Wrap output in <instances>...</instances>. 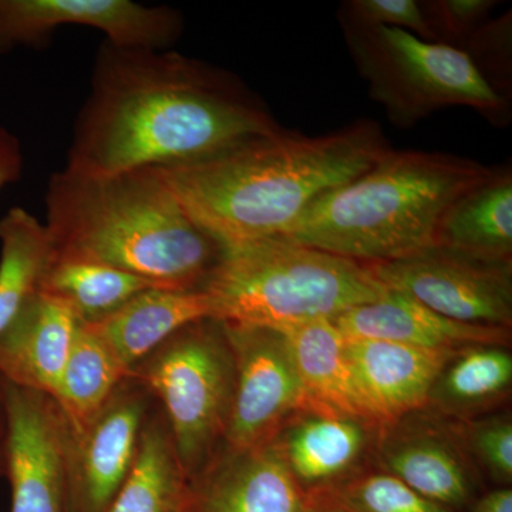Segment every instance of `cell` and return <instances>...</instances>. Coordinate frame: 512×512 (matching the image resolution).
<instances>
[{
	"instance_id": "obj_10",
	"label": "cell",
	"mask_w": 512,
	"mask_h": 512,
	"mask_svg": "<svg viewBox=\"0 0 512 512\" xmlns=\"http://www.w3.org/2000/svg\"><path fill=\"white\" fill-rule=\"evenodd\" d=\"M89 26L121 47L165 50L184 29L178 10L131 0H0V56L42 46L56 28Z\"/></svg>"
},
{
	"instance_id": "obj_34",
	"label": "cell",
	"mask_w": 512,
	"mask_h": 512,
	"mask_svg": "<svg viewBox=\"0 0 512 512\" xmlns=\"http://www.w3.org/2000/svg\"><path fill=\"white\" fill-rule=\"evenodd\" d=\"M8 453V409H6L5 384L0 379V477L6 473Z\"/></svg>"
},
{
	"instance_id": "obj_2",
	"label": "cell",
	"mask_w": 512,
	"mask_h": 512,
	"mask_svg": "<svg viewBox=\"0 0 512 512\" xmlns=\"http://www.w3.org/2000/svg\"><path fill=\"white\" fill-rule=\"evenodd\" d=\"M392 150L376 121L308 137L281 128L224 153L160 168L188 215L222 247L284 235L320 195Z\"/></svg>"
},
{
	"instance_id": "obj_26",
	"label": "cell",
	"mask_w": 512,
	"mask_h": 512,
	"mask_svg": "<svg viewBox=\"0 0 512 512\" xmlns=\"http://www.w3.org/2000/svg\"><path fill=\"white\" fill-rule=\"evenodd\" d=\"M126 377L127 370L106 343L80 323L53 397L72 433L99 413Z\"/></svg>"
},
{
	"instance_id": "obj_27",
	"label": "cell",
	"mask_w": 512,
	"mask_h": 512,
	"mask_svg": "<svg viewBox=\"0 0 512 512\" xmlns=\"http://www.w3.org/2000/svg\"><path fill=\"white\" fill-rule=\"evenodd\" d=\"M338 500L349 512H451L384 471L353 477L340 487Z\"/></svg>"
},
{
	"instance_id": "obj_5",
	"label": "cell",
	"mask_w": 512,
	"mask_h": 512,
	"mask_svg": "<svg viewBox=\"0 0 512 512\" xmlns=\"http://www.w3.org/2000/svg\"><path fill=\"white\" fill-rule=\"evenodd\" d=\"M201 291L214 319L271 329L336 320L387 293L369 265L282 235L224 248Z\"/></svg>"
},
{
	"instance_id": "obj_32",
	"label": "cell",
	"mask_w": 512,
	"mask_h": 512,
	"mask_svg": "<svg viewBox=\"0 0 512 512\" xmlns=\"http://www.w3.org/2000/svg\"><path fill=\"white\" fill-rule=\"evenodd\" d=\"M23 153L20 141L0 124V191L22 177Z\"/></svg>"
},
{
	"instance_id": "obj_8",
	"label": "cell",
	"mask_w": 512,
	"mask_h": 512,
	"mask_svg": "<svg viewBox=\"0 0 512 512\" xmlns=\"http://www.w3.org/2000/svg\"><path fill=\"white\" fill-rule=\"evenodd\" d=\"M367 265L387 291L448 319L511 329L512 259L433 245L397 261Z\"/></svg>"
},
{
	"instance_id": "obj_28",
	"label": "cell",
	"mask_w": 512,
	"mask_h": 512,
	"mask_svg": "<svg viewBox=\"0 0 512 512\" xmlns=\"http://www.w3.org/2000/svg\"><path fill=\"white\" fill-rule=\"evenodd\" d=\"M468 454L476 466L490 474L497 483L512 480L511 414L497 413L468 421H457Z\"/></svg>"
},
{
	"instance_id": "obj_1",
	"label": "cell",
	"mask_w": 512,
	"mask_h": 512,
	"mask_svg": "<svg viewBox=\"0 0 512 512\" xmlns=\"http://www.w3.org/2000/svg\"><path fill=\"white\" fill-rule=\"evenodd\" d=\"M281 128L237 74L180 53L106 40L66 168L99 175L180 167Z\"/></svg>"
},
{
	"instance_id": "obj_3",
	"label": "cell",
	"mask_w": 512,
	"mask_h": 512,
	"mask_svg": "<svg viewBox=\"0 0 512 512\" xmlns=\"http://www.w3.org/2000/svg\"><path fill=\"white\" fill-rule=\"evenodd\" d=\"M46 227L55 255L113 266L174 291H201L224 247L195 224L160 168L50 177Z\"/></svg>"
},
{
	"instance_id": "obj_18",
	"label": "cell",
	"mask_w": 512,
	"mask_h": 512,
	"mask_svg": "<svg viewBox=\"0 0 512 512\" xmlns=\"http://www.w3.org/2000/svg\"><path fill=\"white\" fill-rule=\"evenodd\" d=\"M367 421L303 409L276 434L289 471L302 488L323 485L346 476L357 466L369 444Z\"/></svg>"
},
{
	"instance_id": "obj_15",
	"label": "cell",
	"mask_w": 512,
	"mask_h": 512,
	"mask_svg": "<svg viewBox=\"0 0 512 512\" xmlns=\"http://www.w3.org/2000/svg\"><path fill=\"white\" fill-rule=\"evenodd\" d=\"M457 350L346 339L357 392L377 427L426 409L431 387Z\"/></svg>"
},
{
	"instance_id": "obj_4",
	"label": "cell",
	"mask_w": 512,
	"mask_h": 512,
	"mask_svg": "<svg viewBox=\"0 0 512 512\" xmlns=\"http://www.w3.org/2000/svg\"><path fill=\"white\" fill-rule=\"evenodd\" d=\"M493 171L453 154L390 150L320 195L282 237L362 264L397 261L436 245L444 212Z\"/></svg>"
},
{
	"instance_id": "obj_6",
	"label": "cell",
	"mask_w": 512,
	"mask_h": 512,
	"mask_svg": "<svg viewBox=\"0 0 512 512\" xmlns=\"http://www.w3.org/2000/svg\"><path fill=\"white\" fill-rule=\"evenodd\" d=\"M127 376L156 400L191 483L224 448L231 419L237 370L224 323L207 318L184 326Z\"/></svg>"
},
{
	"instance_id": "obj_17",
	"label": "cell",
	"mask_w": 512,
	"mask_h": 512,
	"mask_svg": "<svg viewBox=\"0 0 512 512\" xmlns=\"http://www.w3.org/2000/svg\"><path fill=\"white\" fill-rule=\"evenodd\" d=\"M333 322L346 339L384 340L424 349L460 350L511 342V329L448 319L409 296L390 291Z\"/></svg>"
},
{
	"instance_id": "obj_23",
	"label": "cell",
	"mask_w": 512,
	"mask_h": 512,
	"mask_svg": "<svg viewBox=\"0 0 512 512\" xmlns=\"http://www.w3.org/2000/svg\"><path fill=\"white\" fill-rule=\"evenodd\" d=\"M436 245L493 259H512V174L501 168L461 194L437 229Z\"/></svg>"
},
{
	"instance_id": "obj_33",
	"label": "cell",
	"mask_w": 512,
	"mask_h": 512,
	"mask_svg": "<svg viewBox=\"0 0 512 512\" xmlns=\"http://www.w3.org/2000/svg\"><path fill=\"white\" fill-rule=\"evenodd\" d=\"M473 512H512L511 488H498L478 500Z\"/></svg>"
},
{
	"instance_id": "obj_30",
	"label": "cell",
	"mask_w": 512,
	"mask_h": 512,
	"mask_svg": "<svg viewBox=\"0 0 512 512\" xmlns=\"http://www.w3.org/2000/svg\"><path fill=\"white\" fill-rule=\"evenodd\" d=\"M339 18L342 25L386 26L406 30L427 42H436L420 3L414 0H350L343 3Z\"/></svg>"
},
{
	"instance_id": "obj_13",
	"label": "cell",
	"mask_w": 512,
	"mask_h": 512,
	"mask_svg": "<svg viewBox=\"0 0 512 512\" xmlns=\"http://www.w3.org/2000/svg\"><path fill=\"white\" fill-rule=\"evenodd\" d=\"M376 456L384 473L444 507L466 504L473 491L476 464L457 421L429 409L380 426Z\"/></svg>"
},
{
	"instance_id": "obj_14",
	"label": "cell",
	"mask_w": 512,
	"mask_h": 512,
	"mask_svg": "<svg viewBox=\"0 0 512 512\" xmlns=\"http://www.w3.org/2000/svg\"><path fill=\"white\" fill-rule=\"evenodd\" d=\"M187 512H303L302 488L275 439L248 450L222 448L191 481Z\"/></svg>"
},
{
	"instance_id": "obj_11",
	"label": "cell",
	"mask_w": 512,
	"mask_h": 512,
	"mask_svg": "<svg viewBox=\"0 0 512 512\" xmlns=\"http://www.w3.org/2000/svg\"><path fill=\"white\" fill-rule=\"evenodd\" d=\"M3 382V380H2ZM5 384L10 512H70L69 423L49 394Z\"/></svg>"
},
{
	"instance_id": "obj_29",
	"label": "cell",
	"mask_w": 512,
	"mask_h": 512,
	"mask_svg": "<svg viewBox=\"0 0 512 512\" xmlns=\"http://www.w3.org/2000/svg\"><path fill=\"white\" fill-rule=\"evenodd\" d=\"M511 13L488 19L466 42L463 49L485 82L504 96L511 84ZM507 99V96H504Z\"/></svg>"
},
{
	"instance_id": "obj_12",
	"label": "cell",
	"mask_w": 512,
	"mask_h": 512,
	"mask_svg": "<svg viewBox=\"0 0 512 512\" xmlns=\"http://www.w3.org/2000/svg\"><path fill=\"white\" fill-rule=\"evenodd\" d=\"M154 403L146 387L127 376L99 413L70 434V512L107 511L133 466L141 429Z\"/></svg>"
},
{
	"instance_id": "obj_9",
	"label": "cell",
	"mask_w": 512,
	"mask_h": 512,
	"mask_svg": "<svg viewBox=\"0 0 512 512\" xmlns=\"http://www.w3.org/2000/svg\"><path fill=\"white\" fill-rule=\"evenodd\" d=\"M224 325L237 370L224 448L248 450L275 439L293 414L306 409L305 394L281 330Z\"/></svg>"
},
{
	"instance_id": "obj_16",
	"label": "cell",
	"mask_w": 512,
	"mask_h": 512,
	"mask_svg": "<svg viewBox=\"0 0 512 512\" xmlns=\"http://www.w3.org/2000/svg\"><path fill=\"white\" fill-rule=\"evenodd\" d=\"M79 326L66 303L37 293L0 333V379L55 397Z\"/></svg>"
},
{
	"instance_id": "obj_24",
	"label": "cell",
	"mask_w": 512,
	"mask_h": 512,
	"mask_svg": "<svg viewBox=\"0 0 512 512\" xmlns=\"http://www.w3.org/2000/svg\"><path fill=\"white\" fill-rule=\"evenodd\" d=\"M55 255L46 224L23 208L0 218V333L40 292Z\"/></svg>"
},
{
	"instance_id": "obj_20",
	"label": "cell",
	"mask_w": 512,
	"mask_h": 512,
	"mask_svg": "<svg viewBox=\"0 0 512 512\" xmlns=\"http://www.w3.org/2000/svg\"><path fill=\"white\" fill-rule=\"evenodd\" d=\"M278 330L288 343L306 409L353 417L376 426L357 392L346 356V338L333 320H315Z\"/></svg>"
},
{
	"instance_id": "obj_7",
	"label": "cell",
	"mask_w": 512,
	"mask_h": 512,
	"mask_svg": "<svg viewBox=\"0 0 512 512\" xmlns=\"http://www.w3.org/2000/svg\"><path fill=\"white\" fill-rule=\"evenodd\" d=\"M346 45L394 126L409 128L446 109L477 110L494 124L510 117V104L495 92L464 50L427 42L396 28L342 25Z\"/></svg>"
},
{
	"instance_id": "obj_25",
	"label": "cell",
	"mask_w": 512,
	"mask_h": 512,
	"mask_svg": "<svg viewBox=\"0 0 512 512\" xmlns=\"http://www.w3.org/2000/svg\"><path fill=\"white\" fill-rule=\"evenodd\" d=\"M153 288L158 286L113 266L53 255L40 292L66 303L80 323L89 325L109 318L134 296Z\"/></svg>"
},
{
	"instance_id": "obj_22",
	"label": "cell",
	"mask_w": 512,
	"mask_h": 512,
	"mask_svg": "<svg viewBox=\"0 0 512 512\" xmlns=\"http://www.w3.org/2000/svg\"><path fill=\"white\" fill-rule=\"evenodd\" d=\"M512 355L508 346L474 345L457 350L431 387L426 409L447 420L484 416L510 396Z\"/></svg>"
},
{
	"instance_id": "obj_19",
	"label": "cell",
	"mask_w": 512,
	"mask_h": 512,
	"mask_svg": "<svg viewBox=\"0 0 512 512\" xmlns=\"http://www.w3.org/2000/svg\"><path fill=\"white\" fill-rule=\"evenodd\" d=\"M214 318L204 291L153 288L141 292L109 318L89 326L127 373L177 330L197 320Z\"/></svg>"
},
{
	"instance_id": "obj_31",
	"label": "cell",
	"mask_w": 512,
	"mask_h": 512,
	"mask_svg": "<svg viewBox=\"0 0 512 512\" xmlns=\"http://www.w3.org/2000/svg\"><path fill=\"white\" fill-rule=\"evenodd\" d=\"M494 0H431L421 2L436 42L463 49L468 37L490 19Z\"/></svg>"
},
{
	"instance_id": "obj_21",
	"label": "cell",
	"mask_w": 512,
	"mask_h": 512,
	"mask_svg": "<svg viewBox=\"0 0 512 512\" xmlns=\"http://www.w3.org/2000/svg\"><path fill=\"white\" fill-rule=\"evenodd\" d=\"M190 481L181 467L167 420L151 407L133 466L106 512H187Z\"/></svg>"
}]
</instances>
